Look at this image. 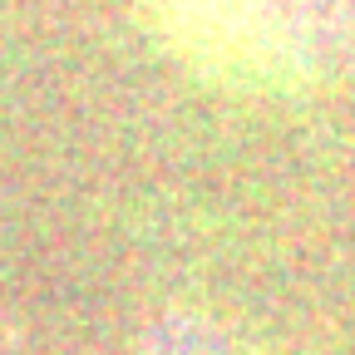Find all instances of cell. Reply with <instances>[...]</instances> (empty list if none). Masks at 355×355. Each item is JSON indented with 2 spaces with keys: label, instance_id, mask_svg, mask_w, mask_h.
<instances>
[{
  "label": "cell",
  "instance_id": "6da1fadb",
  "mask_svg": "<svg viewBox=\"0 0 355 355\" xmlns=\"http://www.w3.org/2000/svg\"><path fill=\"white\" fill-rule=\"evenodd\" d=\"M144 20L212 84L306 89L355 74V0H144Z\"/></svg>",
  "mask_w": 355,
  "mask_h": 355
},
{
  "label": "cell",
  "instance_id": "7a4b0ae2",
  "mask_svg": "<svg viewBox=\"0 0 355 355\" xmlns=\"http://www.w3.org/2000/svg\"><path fill=\"white\" fill-rule=\"evenodd\" d=\"M133 355H242L232 331L217 326L212 316H198V311H168V316H158L139 350Z\"/></svg>",
  "mask_w": 355,
  "mask_h": 355
}]
</instances>
